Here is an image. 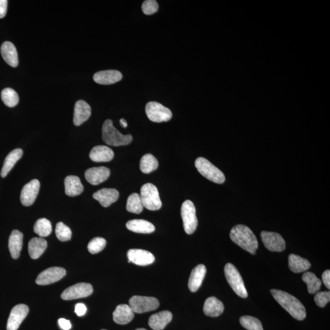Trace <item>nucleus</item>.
Here are the masks:
<instances>
[{"mask_svg": "<svg viewBox=\"0 0 330 330\" xmlns=\"http://www.w3.org/2000/svg\"><path fill=\"white\" fill-rule=\"evenodd\" d=\"M271 294L277 302L295 319L303 320L306 317V311L303 304L291 294L280 290L272 289Z\"/></svg>", "mask_w": 330, "mask_h": 330, "instance_id": "nucleus-1", "label": "nucleus"}, {"mask_svg": "<svg viewBox=\"0 0 330 330\" xmlns=\"http://www.w3.org/2000/svg\"><path fill=\"white\" fill-rule=\"evenodd\" d=\"M231 239L241 248L251 254H256L258 248V241L248 226L237 225L232 228L230 232Z\"/></svg>", "mask_w": 330, "mask_h": 330, "instance_id": "nucleus-2", "label": "nucleus"}, {"mask_svg": "<svg viewBox=\"0 0 330 330\" xmlns=\"http://www.w3.org/2000/svg\"><path fill=\"white\" fill-rule=\"evenodd\" d=\"M102 139L106 144L113 146H125L132 142L131 135H122L114 128L113 121L106 120L102 126Z\"/></svg>", "mask_w": 330, "mask_h": 330, "instance_id": "nucleus-3", "label": "nucleus"}, {"mask_svg": "<svg viewBox=\"0 0 330 330\" xmlns=\"http://www.w3.org/2000/svg\"><path fill=\"white\" fill-rule=\"evenodd\" d=\"M195 166L202 176L211 181L219 184L225 182L226 179L223 172L205 158H197L195 161Z\"/></svg>", "mask_w": 330, "mask_h": 330, "instance_id": "nucleus-4", "label": "nucleus"}, {"mask_svg": "<svg viewBox=\"0 0 330 330\" xmlns=\"http://www.w3.org/2000/svg\"><path fill=\"white\" fill-rule=\"evenodd\" d=\"M141 200L143 206L150 211L159 210L162 203L160 200L159 191L153 183H148L143 185L140 190Z\"/></svg>", "mask_w": 330, "mask_h": 330, "instance_id": "nucleus-5", "label": "nucleus"}, {"mask_svg": "<svg viewBox=\"0 0 330 330\" xmlns=\"http://www.w3.org/2000/svg\"><path fill=\"white\" fill-rule=\"evenodd\" d=\"M225 274L229 286L239 297L245 298L248 297V292L244 285L243 280L236 268L231 263L226 264Z\"/></svg>", "mask_w": 330, "mask_h": 330, "instance_id": "nucleus-6", "label": "nucleus"}, {"mask_svg": "<svg viewBox=\"0 0 330 330\" xmlns=\"http://www.w3.org/2000/svg\"><path fill=\"white\" fill-rule=\"evenodd\" d=\"M181 216L183 228L186 234H192L196 231L197 226V219L196 209L194 204L190 200H186L182 204Z\"/></svg>", "mask_w": 330, "mask_h": 330, "instance_id": "nucleus-7", "label": "nucleus"}, {"mask_svg": "<svg viewBox=\"0 0 330 330\" xmlns=\"http://www.w3.org/2000/svg\"><path fill=\"white\" fill-rule=\"evenodd\" d=\"M129 306L134 312L145 313L154 311L159 306V301L156 298L143 296H134L129 300Z\"/></svg>", "mask_w": 330, "mask_h": 330, "instance_id": "nucleus-8", "label": "nucleus"}, {"mask_svg": "<svg viewBox=\"0 0 330 330\" xmlns=\"http://www.w3.org/2000/svg\"><path fill=\"white\" fill-rule=\"evenodd\" d=\"M146 113L148 118L155 122H168L173 114L169 108L156 102H150L146 106Z\"/></svg>", "mask_w": 330, "mask_h": 330, "instance_id": "nucleus-9", "label": "nucleus"}, {"mask_svg": "<svg viewBox=\"0 0 330 330\" xmlns=\"http://www.w3.org/2000/svg\"><path fill=\"white\" fill-rule=\"evenodd\" d=\"M93 292V286L90 284L81 283L76 284L66 289L61 297L64 300L78 299L90 296Z\"/></svg>", "mask_w": 330, "mask_h": 330, "instance_id": "nucleus-10", "label": "nucleus"}, {"mask_svg": "<svg viewBox=\"0 0 330 330\" xmlns=\"http://www.w3.org/2000/svg\"><path fill=\"white\" fill-rule=\"evenodd\" d=\"M260 236L264 246L269 251L281 252L285 250V240L280 234L276 232L262 231Z\"/></svg>", "mask_w": 330, "mask_h": 330, "instance_id": "nucleus-11", "label": "nucleus"}, {"mask_svg": "<svg viewBox=\"0 0 330 330\" xmlns=\"http://www.w3.org/2000/svg\"><path fill=\"white\" fill-rule=\"evenodd\" d=\"M29 308L24 304H19L11 310L7 323V330H17L27 316Z\"/></svg>", "mask_w": 330, "mask_h": 330, "instance_id": "nucleus-12", "label": "nucleus"}, {"mask_svg": "<svg viewBox=\"0 0 330 330\" xmlns=\"http://www.w3.org/2000/svg\"><path fill=\"white\" fill-rule=\"evenodd\" d=\"M66 271L61 268H51L45 270L37 277L36 282L39 285H48L61 280Z\"/></svg>", "mask_w": 330, "mask_h": 330, "instance_id": "nucleus-13", "label": "nucleus"}, {"mask_svg": "<svg viewBox=\"0 0 330 330\" xmlns=\"http://www.w3.org/2000/svg\"><path fill=\"white\" fill-rule=\"evenodd\" d=\"M40 182L38 180L34 179L27 183L23 187L21 194V202L25 206L33 205L39 193Z\"/></svg>", "mask_w": 330, "mask_h": 330, "instance_id": "nucleus-14", "label": "nucleus"}, {"mask_svg": "<svg viewBox=\"0 0 330 330\" xmlns=\"http://www.w3.org/2000/svg\"><path fill=\"white\" fill-rule=\"evenodd\" d=\"M127 257L130 262L141 266L150 265L155 261V257L151 252L140 249H130L127 252Z\"/></svg>", "mask_w": 330, "mask_h": 330, "instance_id": "nucleus-15", "label": "nucleus"}, {"mask_svg": "<svg viewBox=\"0 0 330 330\" xmlns=\"http://www.w3.org/2000/svg\"><path fill=\"white\" fill-rule=\"evenodd\" d=\"M110 170L104 166L94 167L87 169L85 172V178L89 183L94 185L100 184L108 179Z\"/></svg>", "mask_w": 330, "mask_h": 330, "instance_id": "nucleus-16", "label": "nucleus"}, {"mask_svg": "<svg viewBox=\"0 0 330 330\" xmlns=\"http://www.w3.org/2000/svg\"><path fill=\"white\" fill-rule=\"evenodd\" d=\"M91 114L90 105L84 100H79L75 105L74 124L76 126L81 125L83 122L90 118Z\"/></svg>", "mask_w": 330, "mask_h": 330, "instance_id": "nucleus-17", "label": "nucleus"}, {"mask_svg": "<svg viewBox=\"0 0 330 330\" xmlns=\"http://www.w3.org/2000/svg\"><path fill=\"white\" fill-rule=\"evenodd\" d=\"M122 75L118 71L107 70L98 72L94 75V82L100 85L114 84L121 80Z\"/></svg>", "mask_w": 330, "mask_h": 330, "instance_id": "nucleus-18", "label": "nucleus"}, {"mask_svg": "<svg viewBox=\"0 0 330 330\" xmlns=\"http://www.w3.org/2000/svg\"><path fill=\"white\" fill-rule=\"evenodd\" d=\"M119 196V191L114 188H102L93 194V197L104 208L116 202Z\"/></svg>", "mask_w": 330, "mask_h": 330, "instance_id": "nucleus-19", "label": "nucleus"}, {"mask_svg": "<svg viewBox=\"0 0 330 330\" xmlns=\"http://www.w3.org/2000/svg\"><path fill=\"white\" fill-rule=\"evenodd\" d=\"M173 314L171 312L163 311L152 315L149 319V325L154 330H163L171 322Z\"/></svg>", "mask_w": 330, "mask_h": 330, "instance_id": "nucleus-20", "label": "nucleus"}, {"mask_svg": "<svg viewBox=\"0 0 330 330\" xmlns=\"http://www.w3.org/2000/svg\"><path fill=\"white\" fill-rule=\"evenodd\" d=\"M206 268L203 264H200L191 272L188 281V288L191 292H195L200 289L206 274Z\"/></svg>", "mask_w": 330, "mask_h": 330, "instance_id": "nucleus-21", "label": "nucleus"}, {"mask_svg": "<svg viewBox=\"0 0 330 330\" xmlns=\"http://www.w3.org/2000/svg\"><path fill=\"white\" fill-rule=\"evenodd\" d=\"M90 157L93 162H108L113 159L114 153L108 146H97L92 149Z\"/></svg>", "mask_w": 330, "mask_h": 330, "instance_id": "nucleus-22", "label": "nucleus"}, {"mask_svg": "<svg viewBox=\"0 0 330 330\" xmlns=\"http://www.w3.org/2000/svg\"><path fill=\"white\" fill-rule=\"evenodd\" d=\"M3 58L11 67L16 68L19 64L18 54L15 45L11 42H5L1 47Z\"/></svg>", "mask_w": 330, "mask_h": 330, "instance_id": "nucleus-23", "label": "nucleus"}, {"mask_svg": "<svg viewBox=\"0 0 330 330\" xmlns=\"http://www.w3.org/2000/svg\"><path fill=\"white\" fill-rule=\"evenodd\" d=\"M134 313L130 306L119 305L113 312V320L117 324L125 325L133 320Z\"/></svg>", "mask_w": 330, "mask_h": 330, "instance_id": "nucleus-24", "label": "nucleus"}, {"mask_svg": "<svg viewBox=\"0 0 330 330\" xmlns=\"http://www.w3.org/2000/svg\"><path fill=\"white\" fill-rule=\"evenodd\" d=\"M225 307L223 304L216 297H209L204 305L203 311L208 316L212 317H219L222 314Z\"/></svg>", "mask_w": 330, "mask_h": 330, "instance_id": "nucleus-25", "label": "nucleus"}, {"mask_svg": "<svg viewBox=\"0 0 330 330\" xmlns=\"http://www.w3.org/2000/svg\"><path fill=\"white\" fill-rule=\"evenodd\" d=\"M24 235L18 230H14L9 239V249L13 259H18L23 246Z\"/></svg>", "mask_w": 330, "mask_h": 330, "instance_id": "nucleus-26", "label": "nucleus"}, {"mask_svg": "<svg viewBox=\"0 0 330 330\" xmlns=\"http://www.w3.org/2000/svg\"><path fill=\"white\" fill-rule=\"evenodd\" d=\"M65 193L69 196H78L82 193L84 187L80 178L76 176H68L64 180Z\"/></svg>", "mask_w": 330, "mask_h": 330, "instance_id": "nucleus-27", "label": "nucleus"}, {"mask_svg": "<svg viewBox=\"0 0 330 330\" xmlns=\"http://www.w3.org/2000/svg\"><path fill=\"white\" fill-rule=\"evenodd\" d=\"M126 227L132 232L141 234H150L154 232L153 224L145 220H132L126 223Z\"/></svg>", "mask_w": 330, "mask_h": 330, "instance_id": "nucleus-28", "label": "nucleus"}, {"mask_svg": "<svg viewBox=\"0 0 330 330\" xmlns=\"http://www.w3.org/2000/svg\"><path fill=\"white\" fill-rule=\"evenodd\" d=\"M47 247V242L42 237H34L28 243V252L33 259H38Z\"/></svg>", "mask_w": 330, "mask_h": 330, "instance_id": "nucleus-29", "label": "nucleus"}, {"mask_svg": "<svg viewBox=\"0 0 330 330\" xmlns=\"http://www.w3.org/2000/svg\"><path fill=\"white\" fill-rule=\"evenodd\" d=\"M311 266V263L305 258L294 254H291L289 256V268L295 274L306 272Z\"/></svg>", "mask_w": 330, "mask_h": 330, "instance_id": "nucleus-30", "label": "nucleus"}, {"mask_svg": "<svg viewBox=\"0 0 330 330\" xmlns=\"http://www.w3.org/2000/svg\"><path fill=\"white\" fill-rule=\"evenodd\" d=\"M23 151L21 149H16L9 154L5 160L1 171V176L5 177L13 169L16 163L21 159Z\"/></svg>", "mask_w": 330, "mask_h": 330, "instance_id": "nucleus-31", "label": "nucleus"}, {"mask_svg": "<svg viewBox=\"0 0 330 330\" xmlns=\"http://www.w3.org/2000/svg\"><path fill=\"white\" fill-rule=\"evenodd\" d=\"M302 280L308 286L310 294H314L319 291L322 286V281L312 272H306L303 275Z\"/></svg>", "mask_w": 330, "mask_h": 330, "instance_id": "nucleus-32", "label": "nucleus"}, {"mask_svg": "<svg viewBox=\"0 0 330 330\" xmlns=\"http://www.w3.org/2000/svg\"><path fill=\"white\" fill-rule=\"evenodd\" d=\"M141 171L145 174H149L156 170L159 166L156 158L151 154H145L140 160Z\"/></svg>", "mask_w": 330, "mask_h": 330, "instance_id": "nucleus-33", "label": "nucleus"}, {"mask_svg": "<svg viewBox=\"0 0 330 330\" xmlns=\"http://www.w3.org/2000/svg\"><path fill=\"white\" fill-rule=\"evenodd\" d=\"M143 203L141 200L140 195L138 193H133L128 197L126 209L131 213L139 214L143 210Z\"/></svg>", "mask_w": 330, "mask_h": 330, "instance_id": "nucleus-34", "label": "nucleus"}, {"mask_svg": "<svg viewBox=\"0 0 330 330\" xmlns=\"http://www.w3.org/2000/svg\"><path fill=\"white\" fill-rule=\"evenodd\" d=\"M34 231L41 237H47L52 231V226L47 219H39L34 226Z\"/></svg>", "mask_w": 330, "mask_h": 330, "instance_id": "nucleus-35", "label": "nucleus"}, {"mask_svg": "<svg viewBox=\"0 0 330 330\" xmlns=\"http://www.w3.org/2000/svg\"><path fill=\"white\" fill-rule=\"evenodd\" d=\"M2 99L7 107H14L19 102L18 94L13 89L8 88L2 91Z\"/></svg>", "mask_w": 330, "mask_h": 330, "instance_id": "nucleus-36", "label": "nucleus"}, {"mask_svg": "<svg viewBox=\"0 0 330 330\" xmlns=\"http://www.w3.org/2000/svg\"><path fill=\"white\" fill-rule=\"evenodd\" d=\"M240 323L248 330H263L262 323L258 318L249 315H245L240 318Z\"/></svg>", "mask_w": 330, "mask_h": 330, "instance_id": "nucleus-37", "label": "nucleus"}, {"mask_svg": "<svg viewBox=\"0 0 330 330\" xmlns=\"http://www.w3.org/2000/svg\"><path fill=\"white\" fill-rule=\"evenodd\" d=\"M57 238L61 242H66L71 239L72 231L68 226L62 222L57 223L55 229Z\"/></svg>", "mask_w": 330, "mask_h": 330, "instance_id": "nucleus-38", "label": "nucleus"}, {"mask_svg": "<svg viewBox=\"0 0 330 330\" xmlns=\"http://www.w3.org/2000/svg\"><path fill=\"white\" fill-rule=\"evenodd\" d=\"M106 244H107V242L103 238H94L88 244V251L93 254L99 253V252L102 251L105 248Z\"/></svg>", "mask_w": 330, "mask_h": 330, "instance_id": "nucleus-39", "label": "nucleus"}, {"mask_svg": "<svg viewBox=\"0 0 330 330\" xmlns=\"http://www.w3.org/2000/svg\"><path fill=\"white\" fill-rule=\"evenodd\" d=\"M159 5L155 0H146L142 5V11L146 15H152L157 12Z\"/></svg>", "mask_w": 330, "mask_h": 330, "instance_id": "nucleus-40", "label": "nucleus"}, {"mask_svg": "<svg viewBox=\"0 0 330 330\" xmlns=\"http://www.w3.org/2000/svg\"><path fill=\"white\" fill-rule=\"evenodd\" d=\"M330 300V292L329 291L319 292L315 294L314 301L318 306L324 308Z\"/></svg>", "mask_w": 330, "mask_h": 330, "instance_id": "nucleus-41", "label": "nucleus"}, {"mask_svg": "<svg viewBox=\"0 0 330 330\" xmlns=\"http://www.w3.org/2000/svg\"><path fill=\"white\" fill-rule=\"evenodd\" d=\"M87 311V307L83 303L77 304L76 306V309H75V312L78 316H83L86 314Z\"/></svg>", "mask_w": 330, "mask_h": 330, "instance_id": "nucleus-42", "label": "nucleus"}, {"mask_svg": "<svg viewBox=\"0 0 330 330\" xmlns=\"http://www.w3.org/2000/svg\"><path fill=\"white\" fill-rule=\"evenodd\" d=\"M8 3L7 0H0V19L4 18L7 15Z\"/></svg>", "mask_w": 330, "mask_h": 330, "instance_id": "nucleus-43", "label": "nucleus"}, {"mask_svg": "<svg viewBox=\"0 0 330 330\" xmlns=\"http://www.w3.org/2000/svg\"><path fill=\"white\" fill-rule=\"evenodd\" d=\"M58 324L60 328L63 330H70L72 327L70 321L65 319V318H59L58 320Z\"/></svg>", "mask_w": 330, "mask_h": 330, "instance_id": "nucleus-44", "label": "nucleus"}, {"mask_svg": "<svg viewBox=\"0 0 330 330\" xmlns=\"http://www.w3.org/2000/svg\"><path fill=\"white\" fill-rule=\"evenodd\" d=\"M322 281L325 285V286L328 289H330V271L329 270H327V271H325L322 274Z\"/></svg>", "mask_w": 330, "mask_h": 330, "instance_id": "nucleus-45", "label": "nucleus"}, {"mask_svg": "<svg viewBox=\"0 0 330 330\" xmlns=\"http://www.w3.org/2000/svg\"><path fill=\"white\" fill-rule=\"evenodd\" d=\"M120 124L122 127L126 128L127 127V122L124 119H121L120 120Z\"/></svg>", "mask_w": 330, "mask_h": 330, "instance_id": "nucleus-46", "label": "nucleus"}, {"mask_svg": "<svg viewBox=\"0 0 330 330\" xmlns=\"http://www.w3.org/2000/svg\"><path fill=\"white\" fill-rule=\"evenodd\" d=\"M136 330H147V329H146L145 328H138V329H137Z\"/></svg>", "mask_w": 330, "mask_h": 330, "instance_id": "nucleus-47", "label": "nucleus"}, {"mask_svg": "<svg viewBox=\"0 0 330 330\" xmlns=\"http://www.w3.org/2000/svg\"><path fill=\"white\" fill-rule=\"evenodd\" d=\"M102 330H106V329H102Z\"/></svg>", "mask_w": 330, "mask_h": 330, "instance_id": "nucleus-48", "label": "nucleus"}]
</instances>
